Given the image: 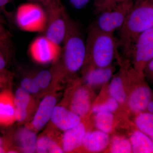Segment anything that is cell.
<instances>
[{
	"mask_svg": "<svg viewBox=\"0 0 153 153\" xmlns=\"http://www.w3.org/2000/svg\"><path fill=\"white\" fill-rule=\"evenodd\" d=\"M59 57L51 69L58 80L70 78L83 68L86 57L85 40L81 28L70 18Z\"/></svg>",
	"mask_w": 153,
	"mask_h": 153,
	"instance_id": "6da1fadb",
	"label": "cell"
},
{
	"mask_svg": "<svg viewBox=\"0 0 153 153\" xmlns=\"http://www.w3.org/2000/svg\"><path fill=\"white\" fill-rule=\"evenodd\" d=\"M153 27V0H136L123 25L117 30L118 47L124 57L130 58L134 45L140 34Z\"/></svg>",
	"mask_w": 153,
	"mask_h": 153,
	"instance_id": "7a4b0ae2",
	"label": "cell"
},
{
	"mask_svg": "<svg viewBox=\"0 0 153 153\" xmlns=\"http://www.w3.org/2000/svg\"><path fill=\"white\" fill-rule=\"evenodd\" d=\"M86 57L82 68H105L111 66L118 52L114 34L89 27L85 40Z\"/></svg>",
	"mask_w": 153,
	"mask_h": 153,
	"instance_id": "3957f363",
	"label": "cell"
},
{
	"mask_svg": "<svg viewBox=\"0 0 153 153\" xmlns=\"http://www.w3.org/2000/svg\"><path fill=\"white\" fill-rule=\"evenodd\" d=\"M47 19V12L43 6L34 2L20 5L15 15L17 27L22 31L30 33H44Z\"/></svg>",
	"mask_w": 153,
	"mask_h": 153,
	"instance_id": "277c9868",
	"label": "cell"
},
{
	"mask_svg": "<svg viewBox=\"0 0 153 153\" xmlns=\"http://www.w3.org/2000/svg\"><path fill=\"white\" fill-rule=\"evenodd\" d=\"M133 0H123L112 8L99 13L90 27L104 33L114 34L123 25L131 7Z\"/></svg>",
	"mask_w": 153,
	"mask_h": 153,
	"instance_id": "5b68a950",
	"label": "cell"
},
{
	"mask_svg": "<svg viewBox=\"0 0 153 153\" xmlns=\"http://www.w3.org/2000/svg\"><path fill=\"white\" fill-rule=\"evenodd\" d=\"M46 12L48 19L44 36L61 46L66 36L70 17L63 5Z\"/></svg>",
	"mask_w": 153,
	"mask_h": 153,
	"instance_id": "8992f818",
	"label": "cell"
},
{
	"mask_svg": "<svg viewBox=\"0 0 153 153\" xmlns=\"http://www.w3.org/2000/svg\"><path fill=\"white\" fill-rule=\"evenodd\" d=\"M61 49V46L53 43L44 35L38 36L32 41L28 52L34 61L44 65L56 62Z\"/></svg>",
	"mask_w": 153,
	"mask_h": 153,
	"instance_id": "52a82bcc",
	"label": "cell"
},
{
	"mask_svg": "<svg viewBox=\"0 0 153 153\" xmlns=\"http://www.w3.org/2000/svg\"><path fill=\"white\" fill-rule=\"evenodd\" d=\"M130 58L134 69L143 74L145 66L153 58V27L145 31L137 38Z\"/></svg>",
	"mask_w": 153,
	"mask_h": 153,
	"instance_id": "ba28073f",
	"label": "cell"
},
{
	"mask_svg": "<svg viewBox=\"0 0 153 153\" xmlns=\"http://www.w3.org/2000/svg\"><path fill=\"white\" fill-rule=\"evenodd\" d=\"M135 83V87L129 97L128 104L131 111L137 114L146 111L153 92L145 82L143 75L137 77Z\"/></svg>",
	"mask_w": 153,
	"mask_h": 153,
	"instance_id": "9c48e42d",
	"label": "cell"
},
{
	"mask_svg": "<svg viewBox=\"0 0 153 153\" xmlns=\"http://www.w3.org/2000/svg\"><path fill=\"white\" fill-rule=\"evenodd\" d=\"M57 102V96L55 93L45 96L38 105L33 119L27 126L36 132L41 130L50 121Z\"/></svg>",
	"mask_w": 153,
	"mask_h": 153,
	"instance_id": "30bf717a",
	"label": "cell"
},
{
	"mask_svg": "<svg viewBox=\"0 0 153 153\" xmlns=\"http://www.w3.org/2000/svg\"><path fill=\"white\" fill-rule=\"evenodd\" d=\"M16 120L20 123L28 121L36 108V101L33 95L22 88L14 94Z\"/></svg>",
	"mask_w": 153,
	"mask_h": 153,
	"instance_id": "8fae6325",
	"label": "cell"
},
{
	"mask_svg": "<svg viewBox=\"0 0 153 153\" xmlns=\"http://www.w3.org/2000/svg\"><path fill=\"white\" fill-rule=\"evenodd\" d=\"M50 121L54 128L65 131L80 123L81 118L66 107L56 105Z\"/></svg>",
	"mask_w": 153,
	"mask_h": 153,
	"instance_id": "7c38bea8",
	"label": "cell"
},
{
	"mask_svg": "<svg viewBox=\"0 0 153 153\" xmlns=\"http://www.w3.org/2000/svg\"><path fill=\"white\" fill-rule=\"evenodd\" d=\"M16 121L14 94L6 88L0 92V126H10Z\"/></svg>",
	"mask_w": 153,
	"mask_h": 153,
	"instance_id": "4fadbf2b",
	"label": "cell"
},
{
	"mask_svg": "<svg viewBox=\"0 0 153 153\" xmlns=\"http://www.w3.org/2000/svg\"><path fill=\"white\" fill-rule=\"evenodd\" d=\"M64 132L61 137V145L64 152H71L82 146L87 131L82 121Z\"/></svg>",
	"mask_w": 153,
	"mask_h": 153,
	"instance_id": "5bb4252c",
	"label": "cell"
},
{
	"mask_svg": "<svg viewBox=\"0 0 153 153\" xmlns=\"http://www.w3.org/2000/svg\"><path fill=\"white\" fill-rule=\"evenodd\" d=\"M36 152L39 153H62L61 137L59 138L57 131L49 129L38 137Z\"/></svg>",
	"mask_w": 153,
	"mask_h": 153,
	"instance_id": "9a60e30c",
	"label": "cell"
},
{
	"mask_svg": "<svg viewBox=\"0 0 153 153\" xmlns=\"http://www.w3.org/2000/svg\"><path fill=\"white\" fill-rule=\"evenodd\" d=\"M90 108V95L88 89L84 86L77 88L71 96L68 109L82 118L87 115Z\"/></svg>",
	"mask_w": 153,
	"mask_h": 153,
	"instance_id": "2e32d148",
	"label": "cell"
},
{
	"mask_svg": "<svg viewBox=\"0 0 153 153\" xmlns=\"http://www.w3.org/2000/svg\"><path fill=\"white\" fill-rule=\"evenodd\" d=\"M82 69L84 81L89 86H98L107 83L112 78L114 71L112 65L105 68Z\"/></svg>",
	"mask_w": 153,
	"mask_h": 153,
	"instance_id": "e0dca14e",
	"label": "cell"
},
{
	"mask_svg": "<svg viewBox=\"0 0 153 153\" xmlns=\"http://www.w3.org/2000/svg\"><path fill=\"white\" fill-rule=\"evenodd\" d=\"M37 139L36 132L27 126L19 129L15 136L18 149L23 153L36 152Z\"/></svg>",
	"mask_w": 153,
	"mask_h": 153,
	"instance_id": "ac0fdd59",
	"label": "cell"
},
{
	"mask_svg": "<svg viewBox=\"0 0 153 153\" xmlns=\"http://www.w3.org/2000/svg\"><path fill=\"white\" fill-rule=\"evenodd\" d=\"M109 142L108 134L98 130L86 132L82 146L88 152H99L107 147Z\"/></svg>",
	"mask_w": 153,
	"mask_h": 153,
	"instance_id": "d6986e66",
	"label": "cell"
},
{
	"mask_svg": "<svg viewBox=\"0 0 153 153\" xmlns=\"http://www.w3.org/2000/svg\"><path fill=\"white\" fill-rule=\"evenodd\" d=\"M130 70L128 67L122 68L119 73L114 76L110 82L108 91L111 97L119 103H124L127 98L124 88L125 80L128 76Z\"/></svg>",
	"mask_w": 153,
	"mask_h": 153,
	"instance_id": "ffe728a7",
	"label": "cell"
},
{
	"mask_svg": "<svg viewBox=\"0 0 153 153\" xmlns=\"http://www.w3.org/2000/svg\"><path fill=\"white\" fill-rule=\"evenodd\" d=\"M132 152L153 153V141L147 135L137 129L130 138Z\"/></svg>",
	"mask_w": 153,
	"mask_h": 153,
	"instance_id": "44dd1931",
	"label": "cell"
},
{
	"mask_svg": "<svg viewBox=\"0 0 153 153\" xmlns=\"http://www.w3.org/2000/svg\"><path fill=\"white\" fill-rule=\"evenodd\" d=\"M134 123L137 129L149 137L153 136V113L146 111L136 114Z\"/></svg>",
	"mask_w": 153,
	"mask_h": 153,
	"instance_id": "7402d4cb",
	"label": "cell"
},
{
	"mask_svg": "<svg viewBox=\"0 0 153 153\" xmlns=\"http://www.w3.org/2000/svg\"><path fill=\"white\" fill-rule=\"evenodd\" d=\"M114 120L112 113H97L95 114L94 124L98 130L108 134L112 131Z\"/></svg>",
	"mask_w": 153,
	"mask_h": 153,
	"instance_id": "603a6c76",
	"label": "cell"
},
{
	"mask_svg": "<svg viewBox=\"0 0 153 153\" xmlns=\"http://www.w3.org/2000/svg\"><path fill=\"white\" fill-rule=\"evenodd\" d=\"M11 37L10 33L7 30L4 24L0 10V50L6 56L10 55L13 49Z\"/></svg>",
	"mask_w": 153,
	"mask_h": 153,
	"instance_id": "cb8c5ba5",
	"label": "cell"
},
{
	"mask_svg": "<svg viewBox=\"0 0 153 153\" xmlns=\"http://www.w3.org/2000/svg\"><path fill=\"white\" fill-rule=\"evenodd\" d=\"M112 153H132L131 143L129 140L123 137L116 136L113 139L110 148Z\"/></svg>",
	"mask_w": 153,
	"mask_h": 153,
	"instance_id": "d4e9b609",
	"label": "cell"
},
{
	"mask_svg": "<svg viewBox=\"0 0 153 153\" xmlns=\"http://www.w3.org/2000/svg\"><path fill=\"white\" fill-rule=\"evenodd\" d=\"M33 76L41 91L46 90L51 83L55 81L51 70H42Z\"/></svg>",
	"mask_w": 153,
	"mask_h": 153,
	"instance_id": "484cf974",
	"label": "cell"
},
{
	"mask_svg": "<svg viewBox=\"0 0 153 153\" xmlns=\"http://www.w3.org/2000/svg\"><path fill=\"white\" fill-rule=\"evenodd\" d=\"M119 104L115 100L111 97L105 102L92 107L91 111L94 114L99 112L113 113L118 108Z\"/></svg>",
	"mask_w": 153,
	"mask_h": 153,
	"instance_id": "4316f807",
	"label": "cell"
},
{
	"mask_svg": "<svg viewBox=\"0 0 153 153\" xmlns=\"http://www.w3.org/2000/svg\"><path fill=\"white\" fill-rule=\"evenodd\" d=\"M21 86L22 88L32 95L37 94L41 91L33 76L24 77L21 81Z\"/></svg>",
	"mask_w": 153,
	"mask_h": 153,
	"instance_id": "83f0119b",
	"label": "cell"
},
{
	"mask_svg": "<svg viewBox=\"0 0 153 153\" xmlns=\"http://www.w3.org/2000/svg\"><path fill=\"white\" fill-rule=\"evenodd\" d=\"M122 0H94V13L95 15L112 8ZM123 1V0H122Z\"/></svg>",
	"mask_w": 153,
	"mask_h": 153,
	"instance_id": "f1b7e54d",
	"label": "cell"
},
{
	"mask_svg": "<svg viewBox=\"0 0 153 153\" xmlns=\"http://www.w3.org/2000/svg\"><path fill=\"white\" fill-rule=\"evenodd\" d=\"M13 79V74L4 69L0 70V90L11 83Z\"/></svg>",
	"mask_w": 153,
	"mask_h": 153,
	"instance_id": "f546056e",
	"label": "cell"
},
{
	"mask_svg": "<svg viewBox=\"0 0 153 153\" xmlns=\"http://www.w3.org/2000/svg\"><path fill=\"white\" fill-rule=\"evenodd\" d=\"M39 3L43 6L46 11L50 10L53 9L63 5L61 0H38Z\"/></svg>",
	"mask_w": 153,
	"mask_h": 153,
	"instance_id": "4dcf8cb0",
	"label": "cell"
},
{
	"mask_svg": "<svg viewBox=\"0 0 153 153\" xmlns=\"http://www.w3.org/2000/svg\"><path fill=\"white\" fill-rule=\"evenodd\" d=\"M143 75L145 79L150 82H153V58L145 66Z\"/></svg>",
	"mask_w": 153,
	"mask_h": 153,
	"instance_id": "1f68e13d",
	"label": "cell"
},
{
	"mask_svg": "<svg viewBox=\"0 0 153 153\" xmlns=\"http://www.w3.org/2000/svg\"><path fill=\"white\" fill-rule=\"evenodd\" d=\"M72 6L75 9L80 10L87 5L90 0H69Z\"/></svg>",
	"mask_w": 153,
	"mask_h": 153,
	"instance_id": "d6a6232c",
	"label": "cell"
},
{
	"mask_svg": "<svg viewBox=\"0 0 153 153\" xmlns=\"http://www.w3.org/2000/svg\"><path fill=\"white\" fill-rule=\"evenodd\" d=\"M13 0H0V10L5 14L7 16H10V13L7 10V8L9 4L13 2Z\"/></svg>",
	"mask_w": 153,
	"mask_h": 153,
	"instance_id": "836d02e7",
	"label": "cell"
},
{
	"mask_svg": "<svg viewBox=\"0 0 153 153\" xmlns=\"http://www.w3.org/2000/svg\"><path fill=\"white\" fill-rule=\"evenodd\" d=\"M6 57V55L0 50V70L5 69L7 65Z\"/></svg>",
	"mask_w": 153,
	"mask_h": 153,
	"instance_id": "e575fe53",
	"label": "cell"
},
{
	"mask_svg": "<svg viewBox=\"0 0 153 153\" xmlns=\"http://www.w3.org/2000/svg\"><path fill=\"white\" fill-rule=\"evenodd\" d=\"M146 111H149V112L153 113V93L151 100L149 102V104H148Z\"/></svg>",
	"mask_w": 153,
	"mask_h": 153,
	"instance_id": "d590c367",
	"label": "cell"
},
{
	"mask_svg": "<svg viewBox=\"0 0 153 153\" xmlns=\"http://www.w3.org/2000/svg\"><path fill=\"white\" fill-rule=\"evenodd\" d=\"M27 1L29 2H34L38 3H39V4H40L39 1H38V0H27Z\"/></svg>",
	"mask_w": 153,
	"mask_h": 153,
	"instance_id": "8d00e7d4",
	"label": "cell"
},
{
	"mask_svg": "<svg viewBox=\"0 0 153 153\" xmlns=\"http://www.w3.org/2000/svg\"><path fill=\"white\" fill-rule=\"evenodd\" d=\"M3 145V140L0 137V146Z\"/></svg>",
	"mask_w": 153,
	"mask_h": 153,
	"instance_id": "74e56055",
	"label": "cell"
},
{
	"mask_svg": "<svg viewBox=\"0 0 153 153\" xmlns=\"http://www.w3.org/2000/svg\"><path fill=\"white\" fill-rule=\"evenodd\" d=\"M151 138V139H152V140L153 141V136L152 137H150Z\"/></svg>",
	"mask_w": 153,
	"mask_h": 153,
	"instance_id": "f35d334b",
	"label": "cell"
},
{
	"mask_svg": "<svg viewBox=\"0 0 153 153\" xmlns=\"http://www.w3.org/2000/svg\"></svg>",
	"mask_w": 153,
	"mask_h": 153,
	"instance_id": "ab89813d",
	"label": "cell"
},
{
	"mask_svg": "<svg viewBox=\"0 0 153 153\" xmlns=\"http://www.w3.org/2000/svg\"></svg>",
	"mask_w": 153,
	"mask_h": 153,
	"instance_id": "60d3db41",
	"label": "cell"
}]
</instances>
